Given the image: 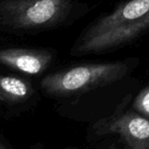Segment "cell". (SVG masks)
Wrapping results in <instances>:
<instances>
[{"label": "cell", "instance_id": "6", "mask_svg": "<svg viewBox=\"0 0 149 149\" xmlns=\"http://www.w3.org/2000/svg\"><path fill=\"white\" fill-rule=\"evenodd\" d=\"M34 93L32 85L20 78L0 74V100L20 103L27 100Z\"/></svg>", "mask_w": 149, "mask_h": 149}, {"label": "cell", "instance_id": "2", "mask_svg": "<svg viewBox=\"0 0 149 149\" xmlns=\"http://www.w3.org/2000/svg\"><path fill=\"white\" fill-rule=\"evenodd\" d=\"M129 71L127 61L79 65L47 75L40 86L52 96L76 95L115 83Z\"/></svg>", "mask_w": 149, "mask_h": 149}, {"label": "cell", "instance_id": "1", "mask_svg": "<svg viewBox=\"0 0 149 149\" xmlns=\"http://www.w3.org/2000/svg\"><path fill=\"white\" fill-rule=\"evenodd\" d=\"M149 31V0H127L99 17L77 38L76 56L107 52L134 42Z\"/></svg>", "mask_w": 149, "mask_h": 149}, {"label": "cell", "instance_id": "4", "mask_svg": "<svg viewBox=\"0 0 149 149\" xmlns=\"http://www.w3.org/2000/svg\"><path fill=\"white\" fill-rule=\"evenodd\" d=\"M105 132L117 134L132 149H149V120L142 114L128 111L111 120Z\"/></svg>", "mask_w": 149, "mask_h": 149}, {"label": "cell", "instance_id": "7", "mask_svg": "<svg viewBox=\"0 0 149 149\" xmlns=\"http://www.w3.org/2000/svg\"><path fill=\"white\" fill-rule=\"evenodd\" d=\"M133 108L149 120V86L137 95L133 102Z\"/></svg>", "mask_w": 149, "mask_h": 149}, {"label": "cell", "instance_id": "5", "mask_svg": "<svg viewBox=\"0 0 149 149\" xmlns=\"http://www.w3.org/2000/svg\"><path fill=\"white\" fill-rule=\"evenodd\" d=\"M52 61L53 53L47 49L0 50V64L30 75L42 73L49 67Z\"/></svg>", "mask_w": 149, "mask_h": 149}, {"label": "cell", "instance_id": "3", "mask_svg": "<svg viewBox=\"0 0 149 149\" xmlns=\"http://www.w3.org/2000/svg\"><path fill=\"white\" fill-rule=\"evenodd\" d=\"M76 0H2L0 19L15 30L57 26L69 17Z\"/></svg>", "mask_w": 149, "mask_h": 149}]
</instances>
